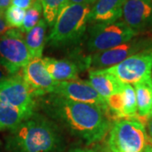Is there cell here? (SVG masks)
Masks as SVG:
<instances>
[{"label": "cell", "instance_id": "cell-1", "mask_svg": "<svg viewBox=\"0 0 152 152\" xmlns=\"http://www.w3.org/2000/svg\"><path fill=\"white\" fill-rule=\"evenodd\" d=\"M53 95L46 100L47 113L87 144L102 140L111 129L109 116L102 108Z\"/></svg>", "mask_w": 152, "mask_h": 152}, {"label": "cell", "instance_id": "cell-2", "mask_svg": "<svg viewBox=\"0 0 152 152\" xmlns=\"http://www.w3.org/2000/svg\"><path fill=\"white\" fill-rule=\"evenodd\" d=\"M10 131L7 147L12 152H55L61 145L56 125L35 113Z\"/></svg>", "mask_w": 152, "mask_h": 152}, {"label": "cell", "instance_id": "cell-3", "mask_svg": "<svg viewBox=\"0 0 152 152\" xmlns=\"http://www.w3.org/2000/svg\"><path fill=\"white\" fill-rule=\"evenodd\" d=\"M91 10L90 5L67 4L47 38L49 47L62 48L79 43L86 31Z\"/></svg>", "mask_w": 152, "mask_h": 152}, {"label": "cell", "instance_id": "cell-4", "mask_svg": "<svg viewBox=\"0 0 152 152\" xmlns=\"http://www.w3.org/2000/svg\"><path fill=\"white\" fill-rule=\"evenodd\" d=\"M108 149L112 152H144L148 136L140 120L122 118L115 120L109 134Z\"/></svg>", "mask_w": 152, "mask_h": 152}, {"label": "cell", "instance_id": "cell-5", "mask_svg": "<svg viewBox=\"0 0 152 152\" xmlns=\"http://www.w3.org/2000/svg\"><path fill=\"white\" fill-rule=\"evenodd\" d=\"M137 35L124 21L94 24L89 29L87 49L94 53L106 51L129 42Z\"/></svg>", "mask_w": 152, "mask_h": 152}, {"label": "cell", "instance_id": "cell-6", "mask_svg": "<svg viewBox=\"0 0 152 152\" xmlns=\"http://www.w3.org/2000/svg\"><path fill=\"white\" fill-rule=\"evenodd\" d=\"M150 50H152V37H134L116 48L93 53L87 58V66L91 70L106 69L129 57Z\"/></svg>", "mask_w": 152, "mask_h": 152}, {"label": "cell", "instance_id": "cell-7", "mask_svg": "<svg viewBox=\"0 0 152 152\" xmlns=\"http://www.w3.org/2000/svg\"><path fill=\"white\" fill-rule=\"evenodd\" d=\"M123 84L135 85L151 78L152 50L142 52L106 69Z\"/></svg>", "mask_w": 152, "mask_h": 152}, {"label": "cell", "instance_id": "cell-8", "mask_svg": "<svg viewBox=\"0 0 152 152\" xmlns=\"http://www.w3.org/2000/svg\"><path fill=\"white\" fill-rule=\"evenodd\" d=\"M0 102L16 107L28 115L35 113V96L23 75L18 73L0 82Z\"/></svg>", "mask_w": 152, "mask_h": 152}, {"label": "cell", "instance_id": "cell-9", "mask_svg": "<svg viewBox=\"0 0 152 152\" xmlns=\"http://www.w3.org/2000/svg\"><path fill=\"white\" fill-rule=\"evenodd\" d=\"M0 60L14 74L26 66L31 60L23 33L16 29H10L0 36Z\"/></svg>", "mask_w": 152, "mask_h": 152}, {"label": "cell", "instance_id": "cell-10", "mask_svg": "<svg viewBox=\"0 0 152 152\" xmlns=\"http://www.w3.org/2000/svg\"><path fill=\"white\" fill-rule=\"evenodd\" d=\"M53 94L77 102L96 105L106 111L108 115L106 100L96 92L88 81L75 79L60 82Z\"/></svg>", "mask_w": 152, "mask_h": 152}, {"label": "cell", "instance_id": "cell-11", "mask_svg": "<svg viewBox=\"0 0 152 152\" xmlns=\"http://www.w3.org/2000/svg\"><path fill=\"white\" fill-rule=\"evenodd\" d=\"M22 75L35 97L53 94L58 84L50 75L42 58L31 60L22 69Z\"/></svg>", "mask_w": 152, "mask_h": 152}, {"label": "cell", "instance_id": "cell-12", "mask_svg": "<svg viewBox=\"0 0 152 152\" xmlns=\"http://www.w3.org/2000/svg\"><path fill=\"white\" fill-rule=\"evenodd\" d=\"M124 22L137 34L152 27V0H125Z\"/></svg>", "mask_w": 152, "mask_h": 152}, {"label": "cell", "instance_id": "cell-13", "mask_svg": "<svg viewBox=\"0 0 152 152\" xmlns=\"http://www.w3.org/2000/svg\"><path fill=\"white\" fill-rule=\"evenodd\" d=\"M42 60L50 75L58 83L75 80L80 69L88 68L87 58L86 61L78 63L71 59H57L48 57Z\"/></svg>", "mask_w": 152, "mask_h": 152}, {"label": "cell", "instance_id": "cell-14", "mask_svg": "<svg viewBox=\"0 0 152 152\" xmlns=\"http://www.w3.org/2000/svg\"><path fill=\"white\" fill-rule=\"evenodd\" d=\"M125 0H96L89 15V24H102L118 21L123 16Z\"/></svg>", "mask_w": 152, "mask_h": 152}, {"label": "cell", "instance_id": "cell-15", "mask_svg": "<svg viewBox=\"0 0 152 152\" xmlns=\"http://www.w3.org/2000/svg\"><path fill=\"white\" fill-rule=\"evenodd\" d=\"M88 82L105 100L119 92L124 85L106 69L90 71Z\"/></svg>", "mask_w": 152, "mask_h": 152}, {"label": "cell", "instance_id": "cell-16", "mask_svg": "<svg viewBox=\"0 0 152 152\" xmlns=\"http://www.w3.org/2000/svg\"><path fill=\"white\" fill-rule=\"evenodd\" d=\"M47 26L48 25L45 20L41 19L37 26H35L31 31L26 32L25 42L27 46L31 59L42 58Z\"/></svg>", "mask_w": 152, "mask_h": 152}, {"label": "cell", "instance_id": "cell-17", "mask_svg": "<svg viewBox=\"0 0 152 152\" xmlns=\"http://www.w3.org/2000/svg\"><path fill=\"white\" fill-rule=\"evenodd\" d=\"M134 86L138 113L140 117L150 116L152 109V79H147Z\"/></svg>", "mask_w": 152, "mask_h": 152}, {"label": "cell", "instance_id": "cell-18", "mask_svg": "<svg viewBox=\"0 0 152 152\" xmlns=\"http://www.w3.org/2000/svg\"><path fill=\"white\" fill-rule=\"evenodd\" d=\"M31 116L16 107L0 102V131L12 130Z\"/></svg>", "mask_w": 152, "mask_h": 152}, {"label": "cell", "instance_id": "cell-19", "mask_svg": "<svg viewBox=\"0 0 152 152\" xmlns=\"http://www.w3.org/2000/svg\"><path fill=\"white\" fill-rule=\"evenodd\" d=\"M42 7L43 19L47 25L53 27L58 17L65 7L67 0H40Z\"/></svg>", "mask_w": 152, "mask_h": 152}, {"label": "cell", "instance_id": "cell-20", "mask_svg": "<svg viewBox=\"0 0 152 152\" xmlns=\"http://www.w3.org/2000/svg\"><path fill=\"white\" fill-rule=\"evenodd\" d=\"M124 98V113L125 118H134L137 113V102L134 88L131 85L124 84L122 88Z\"/></svg>", "mask_w": 152, "mask_h": 152}, {"label": "cell", "instance_id": "cell-21", "mask_svg": "<svg viewBox=\"0 0 152 152\" xmlns=\"http://www.w3.org/2000/svg\"><path fill=\"white\" fill-rule=\"evenodd\" d=\"M42 12V7L40 0H36L32 5L26 11V15L21 28L20 29L22 33L28 32L35 26H37L41 20V15Z\"/></svg>", "mask_w": 152, "mask_h": 152}, {"label": "cell", "instance_id": "cell-22", "mask_svg": "<svg viewBox=\"0 0 152 152\" xmlns=\"http://www.w3.org/2000/svg\"><path fill=\"white\" fill-rule=\"evenodd\" d=\"M26 10L10 5L4 13L7 25L10 29H20L24 22Z\"/></svg>", "mask_w": 152, "mask_h": 152}, {"label": "cell", "instance_id": "cell-23", "mask_svg": "<svg viewBox=\"0 0 152 152\" xmlns=\"http://www.w3.org/2000/svg\"><path fill=\"white\" fill-rule=\"evenodd\" d=\"M14 75L15 74H14L10 69L6 65L3 61L0 60V82L5 80Z\"/></svg>", "mask_w": 152, "mask_h": 152}, {"label": "cell", "instance_id": "cell-24", "mask_svg": "<svg viewBox=\"0 0 152 152\" xmlns=\"http://www.w3.org/2000/svg\"><path fill=\"white\" fill-rule=\"evenodd\" d=\"M35 1L36 0H11V4L13 6L26 10L32 5Z\"/></svg>", "mask_w": 152, "mask_h": 152}, {"label": "cell", "instance_id": "cell-25", "mask_svg": "<svg viewBox=\"0 0 152 152\" xmlns=\"http://www.w3.org/2000/svg\"><path fill=\"white\" fill-rule=\"evenodd\" d=\"M96 0H67L68 4H85V5H93Z\"/></svg>", "mask_w": 152, "mask_h": 152}, {"label": "cell", "instance_id": "cell-26", "mask_svg": "<svg viewBox=\"0 0 152 152\" xmlns=\"http://www.w3.org/2000/svg\"><path fill=\"white\" fill-rule=\"evenodd\" d=\"M10 28L6 23L5 19L4 17H0V36L4 35V33L7 32Z\"/></svg>", "mask_w": 152, "mask_h": 152}, {"label": "cell", "instance_id": "cell-27", "mask_svg": "<svg viewBox=\"0 0 152 152\" xmlns=\"http://www.w3.org/2000/svg\"><path fill=\"white\" fill-rule=\"evenodd\" d=\"M11 4V0H0V7L3 10H7Z\"/></svg>", "mask_w": 152, "mask_h": 152}, {"label": "cell", "instance_id": "cell-28", "mask_svg": "<svg viewBox=\"0 0 152 152\" xmlns=\"http://www.w3.org/2000/svg\"><path fill=\"white\" fill-rule=\"evenodd\" d=\"M69 152H96L94 150L91 149H84V148H75V149H73Z\"/></svg>", "mask_w": 152, "mask_h": 152}, {"label": "cell", "instance_id": "cell-29", "mask_svg": "<svg viewBox=\"0 0 152 152\" xmlns=\"http://www.w3.org/2000/svg\"><path fill=\"white\" fill-rule=\"evenodd\" d=\"M149 133H150V136L152 139V117L151 119L150 120V123H149Z\"/></svg>", "mask_w": 152, "mask_h": 152}, {"label": "cell", "instance_id": "cell-30", "mask_svg": "<svg viewBox=\"0 0 152 152\" xmlns=\"http://www.w3.org/2000/svg\"><path fill=\"white\" fill-rule=\"evenodd\" d=\"M144 152H152V145H147L146 148L145 149Z\"/></svg>", "mask_w": 152, "mask_h": 152}, {"label": "cell", "instance_id": "cell-31", "mask_svg": "<svg viewBox=\"0 0 152 152\" xmlns=\"http://www.w3.org/2000/svg\"><path fill=\"white\" fill-rule=\"evenodd\" d=\"M4 10H3L0 7V17H4Z\"/></svg>", "mask_w": 152, "mask_h": 152}, {"label": "cell", "instance_id": "cell-32", "mask_svg": "<svg viewBox=\"0 0 152 152\" xmlns=\"http://www.w3.org/2000/svg\"><path fill=\"white\" fill-rule=\"evenodd\" d=\"M102 152H112V151H111L109 150L108 148H107V150H105V151H102Z\"/></svg>", "mask_w": 152, "mask_h": 152}, {"label": "cell", "instance_id": "cell-33", "mask_svg": "<svg viewBox=\"0 0 152 152\" xmlns=\"http://www.w3.org/2000/svg\"><path fill=\"white\" fill-rule=\"evenodd\" d=\"M150 116H151L152 117V109H151V115H150Z\"/></svg>", "mask_w": 152, "mask_h": 152}]
</instances>
